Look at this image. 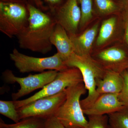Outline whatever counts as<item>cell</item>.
<instances>
[{"label": "cell", "instance_id": "6da1fadb", "mask_svg": "<svg viewBox=\"0 0 128 128\" xmlns=\"http://www.w3.org/2000/svg\"><path fill=\"white\" fill-rule=\"evenodd\" d=\"M27 8L28 12V25L16 36L19 47L45 54L52 49L50 38L56 21L31 4H28Z\"/></svg>", "mask_w": 128, "mask_h": 128}, {"label": "cell", "instance_id": "7a4b0ae2", "mask_svg": "<svg viewBox=\"0 0 128 128\" xmlns=\"http://www.w3.org/2000/svg\"><path fill=\"white\" fill-rule=\"evenodd\" d=\"M68 67H76L82 74L88 92L87 96L80 101L82 110L90 107L101 94L96 90V80L103 78L106 70L90 54L80 56L73 52L65 61Z\"/></svg>", "mask_w": 128, "mask_h": 128}, {"label": "cell", "instance_id": "3957f363", "mask_svg": "<svg viewBox=\"0 0 128 128\" xmlns=\"http://www.w3.org/2000/svg\"><path fill=\"white\" fill-rule=\"evenodd\" d=\"M84 82L66 89V98L54 116L66 128H86L88 121L84 116L80 98L86 93Z\"/></svg>", "mask_w": 128, "mask_h": 128}, {"label": "cell", "instance_id": "277c9868", "mask_svg": "<svg viewBox=\"0 0 128 128\" xmlns=\"http://www.w3.org/2000/svg\"><path fill=\"white\" fill-rule=\"evenodd\" d=\"M9 56L15 66L22 73H42L47 70L59 72L69 68L57 53L50 57L38 58L25 55L15 48Z\"/></svg>", "mask_w": 128, "mask_h": 128}, {"label": "cell", "instance_id": "5b68a950", "mask_svg": "<svg viewBox=\"0 0 128 128\" xmlns=\"http://www.w3.org/2000/svg\"><path fill=\"white\" fill-rule=\"evenodd\" d=\"M28 12L16 2H0V31L10 38L16 37L28 22Z\"/></svg>", "mask_w": 128, "mask_h": 128}, {"label": "cell", "instance_id": "8992f818", "mask_svg": "<svg viewBox=\"0 0 128 128\" xmlns=\"http://www.w3.org/2000/svg\"><path fill=\"white\" fill-rule=\"evenodd\" d=\"M82 82H83V78L80 70L76 67H69L58 72L54 80L33 96L24 100H13L14 104L16 109H18L38 98L56 95L67 88Z\"/></svg>", "mask_w": 128, "mask_h": 128}, {"label": "cell", "instance_id": "52a82bcc", "mask_svg": "<svg viewBox=\"0 0 128 128\" xmlns=\"http://www.w3.org/2000/svg\"><path fill=\"white\" fill-rule=\"evenodd\" d=\"M58 71L49 70L39 74L29 75L24 77L16 76L12 70H6L2 73L3 80L9 84L17 82L20 88L16 93L12 95V100H17L23 96L28 95L35 90L43 88L55 79Z\"/></svg>", "mask_w": 128, "mask_h": 128}, {"label": "cell", "instance_id": "ba28073f", "mask_svg": "<svg viewBox=\"0 0 128 128\" xmlns=\"http://www.w3.org/2000/svg\"><path fill=\"white\" fill-rule=\"evenodd\" d=\"M66 98L65 89L58 94L38 98L16 109L20 120L29 117L46 120L54 116Z\"/></svg>", "mask_w": 128, "mask_h": 128}, {"label": "cell", "instance_id": "9c48e42d", "mask_svg": "<svg viewBox=\"0 0 128 128\" xmlns=\"http://www.w3.org/2000/svg\"><path fill=\"white\" fill-rule=\"evenodd\" d=\"M78 3V0H66L58 8L54 18L69 34H77L82 16Z\"/></svg>", "mask_w": 128, "mask_h": 128}, {"label": "cell", "instance_id": "30bf717a", "mask_svg": "<svg viewBox=\"0 0 128 128\" xmlns=\"http://www.w3.org/2000/svg\"><path fill=\"white\" fill-rule=\"evenodd\" d=\"M92 56L105 70L122 73L128 66L127 54L124 50L119 48L106 49Z\"/></svg>", "mask_w": 128, "mask_h": 128}, {"label": "cell", "instance_id": "8fae6325", "mask_svg": "<svg viewBox=\"0 0 128 128\" xmlns=\"http://www.w3.org/2000/svg\"><path fill=\"white\" fill-rule=\"evenodd\" d=\"M118 94H103L90 107L83 110L88 116L104 115L113 113L126 108L120 101Z\"/></svg>", "mask_w": 128, "mask_h": 128}, {"label": "cell", "instance_id": "7c38bea8", "mask_svg": "<svg viewBox=\"0 0 128 128\" xmlns=\"http://www.w3.org/2000/svg\"><path fill=\"white\" fill-rule=\"evenodd\" d=\"M98 23L86 30L80 35L69 34L74 48V52L80 56L90 54L92 44L98 32Z\"/></svg>", "mask_w": 128, "mask_h": 128}, {"label": "cell", "instance_id": "4fadbf2b", "mask_svg": "<svg viewBox=\"0 0 128 128\" xmlns=\"http://www.w3.org/2000/svg\"><path fill=\"white\" fill-rule=\"evenodd\" d=\"M50 41L65 62L74 52L73 44L68 33L58 24H56L51 34Z\"/></svg>", "mask_w": 128, "mask_h": 128}, {"label": "cell", "instance_id": "5bb4252c", "mask_svg": "<svg viewBox=\"0 0 128 128\" xmlns=\"http://www.w3.org/2000/svg\"><path fill=\"white\" fill-rule=\"evenodd\" d=\"M96 90L100 94H119L124 85L121 73L106 70L103 78L96 80Z\"/></svg>", "mask_w": 128, "mask_h": 128}, {"label": "cell", "instance_id": "9a60e30c", "mask_svg": "<svg viewBox=\"0 0 128 128\" xmlns=\"http://www.w3.org/2000/svg\"><path fill=\"white\" fill-rule=\"evenodd\" d=\"M93 11L101 16L116 14L123 7L116 1L114 0H92Z\"/></svg>", "mask_w": 128, "mask_h": 128}, {"label": "cell", "instance_id": "2e32d148", "mask_svg": "<svg viewBox=\"0 0 128 128\" xmlns=\"http://www.w3.org/2000/svg\"><path fill=\"white\" fill-rule=\"evenodd\" d=\"M116 17L114 16L102 22L96 41L97 46H102L112 38L116 30Z\"/></svg>", "mask_w": 128, "mask_h": 128}, {"label": "cell", "instance_id": "e0dca14e", "mask_svg": "<svg viewBox=\"0 0 128 128\" xmlns=\"http://www.w3.org/2000/svg\"><path fill=\"white\" fill-rule=\"evenodd\" d=\"M45 120L36 117H29L21 120L18 122L8 124L0 120V128H45Z\"/></svg>", "mask_w": 128, "mask_h": 128}, {"label": "cell", "instance_id": "ac0fdd59", "mask_svg": "<svg viewBox=\"0 0 128 128\" xmlns=\"http://www.w3.org/2000/svg\"><path fill=\"white\" fill-rule=\"evenodd\" d=\"M111 128H128V108L108 115Z\"/></svg>", "mask_w": 128, "mask_h": 128}, {"label": "cell", "instance_id": "d6986e66", "mask_svg": "<svg viewBox=\"0 0 128 128\" xmlns=\"http://www.w3.org/2000/svg\"><path fill=\"white\" fill-rule=\"evenodd\" d=\"M0 113L11 120L15 123L20 120L17 110L14 103V101H0Z\"/></svg>", "mask_w": 128, "mask_h": 128}, {"label": "cell", "instance_id": "ffe728a7", "mask_svg": "<svg viewBox=\"0 0 128 128\" xmlns=\"http://www.w3.org/2000/svg\"><path fill=\"white\" fill-rule=\"evenodd\" d=\"M80 6L81 18L80 26H84L93 17L94 14L92 0H78Z\"/></svg>", "mask_w": 128, "mask_h": 128}, {"label": "cell", "instance_id": "44dd1931", "mask_svg": "<svg viewBox=\"0 0 128 128\" xmlns=\"http://www.w3.org/2000/svg\"><path fill=\"white\" fill-rule=\"evenodd\" d=\"M88 117L86 128H108L109 126L108 115H92Z\"/></svg>", "mask_w": 128, "mask_h": 128}, {"label": "cell", "instance_id": "7402d4cb", "mask_svg": "<svg viewBox=\"0 0 128 128\" xmlns=\"http://www.w3.org/2000/svg\"><path fill=\"white\" fill-rule=\"evenodd\" d=\"M121 74L123 78L124 85L118 97L120 101L128 108V73L125 70Z\"/></svg>", "mask_w": 128, "mask_h": 128}, {"label": "cell", "instance_id": "603a6c76", "mask_svg": "<svg viewBox=\"0 0 128 128\" xmlns=\"http://www.w3.org/2000/svg\"><path fill=\"white\" fill-rule=\"evenodd\" d=\"M32 3H33L34 6L41 10H45L47 9L44 5L42 0H29ZM50 5L52 6H57L61 3L62 0H44Z\"/></svg>", "mask_w": 128, "mask_h": 128}, {"label": "cell", "instance_id": "cb8c5ba5", "mask_svg": "<svg viewBox=\"0 0 128 128\" xmlns=\"http://www.w3.org/2000/svg\"><path fill=\"white\" fill-rule=\"evenodd\" d=\"M45 128H66L57 118L53 116L45 120Z\"/></svg>", "mask_w": 128, "mask_h": 128}, {"label": "cell", "instance_id": "d4e9b609", "mask_svg": "<svg viewBox=\"0 0 128 128\" xmlns=\"http://www.w3.org/2000/svg\"><path fill=\"white\" fill-rule=\"evenodd\" d=\"M124 13L125 14V38L127 44L128 45V6L124 7Z\"/></svg>", "mask_w": 128, "mask_h": 128}, {"label": "cell", "instance_id": "484cf974", "mask_svg": "<svg viewBox=\"0 0 128 128\" xmlns=\"http://www.w3.org/2000/svg\"><path fill=\"white\" fill-rule=\"evenodd\" d=\"M126 71L128 72V68H127V69H126Z\"/></svg>", "mask_w": 128, "mask_h": 128}, {"label": "cell", "instance_id": "4316f807", "mask_svg": "<svg viewBox=\"0 0 128 128\" xmlns=\"http://www.w3.org/2000/svg\"><path fill=\"white\" fill-rule=\"evenodd\" d=\"M108 128H110V126H109H109H108Z\"/></svg>", "mask_w": 128, "mask_h": 128}]
</instances>
